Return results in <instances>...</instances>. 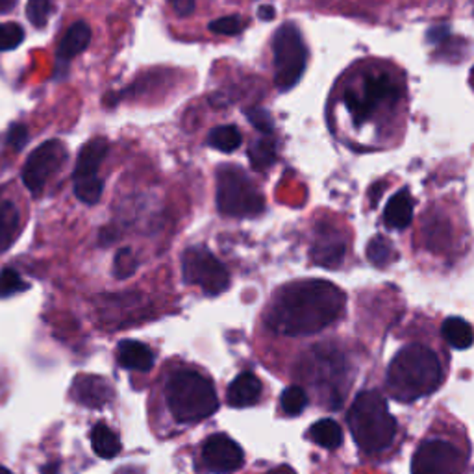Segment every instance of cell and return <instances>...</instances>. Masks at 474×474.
Listing matches in <instances>:
<instances>
[{"mask_svg":"<svg viewBox=\"0 0 474 474\" xmlns=\"http://www.w3.org/2000/svg\"><path fill=\"white\" fill-rule=\"evenodd\" d=\"M310 371H313L311 375L317 382L330 384L343 375L345 363L339 354L330 352V350H322V352L313 354V369L310 367Z\"/></svg>","mask_w":474,"mask_h":474,"instance_id":"19","label":"cell"},{"mask_svg":"<svg viewBox=\"0 0 474 474\" xmlns=\"http://www.w3.org/2000/svg\"><path fill=\"white\" fill-rule=\"evenodd\" d=\"M114 273L117 278H128L134 274L135 271V258L130 248L121 250L117 256H116V264H114Z\"/></svg>","mask_w":474,"mask_h":474,"instance_id":"34","label":"cell"},{"mask_svg":"<svg viewBox=\"0 0 474 474\" xmlns=\"http://www.w3.org/2000/svg\"><path fill=\"white\" fill-rule=\"evenodd\" d=\"M241 447L225 433H213L202 443V460L213 472H232L243 465Z\"/></svg>","mask_w":474,"mask_h":474,"instance_id":"11","label":"cell"},{"mask_svg":"<svg viewBox=\"0 0 474 474\" xmlns=\"http://www.w3.org/2000/svg\"><path fill=\"white\" fill-rule=\"evenodd\" d=\"M387 389L400 403H414L443 382V366L433 350L421 343L400 349L387 367Z\"/></svg>","mask_w":474,"mask_h":474,"instance_id":"2","label":"cell"},{"mask_svg":"<svg viewBox=\"0 0 474 474\" xmlns=\"http://www.w3.org/2000/svg\"><path fill=\"white\" fill-rule=\"evenodd\" d=\"M17 0H0V14H6V12H12L14 6H15Z\"/></svg>","mask_w":474,"mask_h":474,"instance_id":"39","label":"cell"},{"mask_svg":"<svg viewBox=\"0 0 474 474\" xmlns=\"http://www.w3.org/2000/svg\"><path fill=\"white\" fill-rule=\"evenodd\" d=\"M28 141V130L23 125H12L8 130V143L14 151H21Z\"/></svg>","mask_w":474,"mask_h":474,"instance_id":"35","label":"cell"},{"mask_svg":"<svg viewBox=\"0 0 474 474\" xmlns=\"http://www.w3.org/2000/svg\"><path fill=\"white\" fill-rule=\"evenodd\" d=\"M91 447L97 456L104 460H112L121 452V441L116 432L104 423H98L91 430Z\"/></svg>","mask_w":474,"mask_h":474,"instance_id":"21","label":"cell"},{"mask_svg":"<svg viewBox=\"0 0 474 474\" xmlns=\"http://www.w3.org/2000/svg\"><path fill=\"white\" fill-rule=\"evenodd\" d=\"M89 42H91V28L84 21L75 23L63 35V40L58 47V58L61 61L72 60L88 49Z\"/></svg>","mask_w":474,"mask_h":474,"instance_id":"18","label":"cell"},{"mask_svg":"<svg viewBox=\"0 0 474 474\" xmlns=\"http://www.w3.org/2000/svg\"><path fill=\"white\" fill-rule=\"evenodd\" d=\"M347 421L356 445L366 454L384 452L396 435V421L389 414L387 400L375 389L356 396Z\"/></svg>","mask_w":474,"mask_h":474,"instance_id":"4","label":"cell"},{"mask_svg":"<svg viewBox=\"0 0 474 474\" xmlns=\"http://www.w3.org/2000/svg\"><path fill=\"white\" fill-rule=\"evenodd\" d=\"M449 38V26L447 24H437L428 30V42L430 43H443Z\"/></svg>","mask_w":474,"mask_h":474,"instance_id":"36","label":"cell"},{"mask_svg":"<svg viewBox=\"0 0 474 474\" xmlns=\"http://www.w3.org/2000/svg\"><path fill=\"white\" fill-rule=\"evenodd\" d=\"M217 208L227 217H256L265 199L243 169L225 165L217 171Z\"/></svg>","mask_w":474,"mask_h":474,"instance_id":"5","label":"cell"},{"mask_svg":"<svg viewBox=\"0 0 474 474\" xmlns=\"http://www.w3.org/2000/svg\"><path fill=\"white\" fill-rule=\"evenodd\" d=\"M0 470H5V472H6L8 469H6V467H3V465H0Z\"/></svg>","mask_w":474,"mask_h":474,"instance_id":"40","label":"cell"},{"mask_svg":"<svg viewBox=\"0 0 474 474\" xmlns=\"http://www.w3.org/2000/svg\"><path fill=\"white\" fill-rule=\"evenodd\" d=\"M345 310V295L326 280H299L282 287L267 310V326L287 338L313 336L336 322Z\"/></svg>","mask_w":474,"mask_h":474,"instance_id":"1","label":"cell"},{"mask_svg":"<svg viewBox=\"0 0 474 474\" xmlns=\"http://www.w3.org/2000/svg\"><path fill=\"white\" fill-rule=\"evenodd\" d=\"M117 361L125 369L149 373L154 367V354L147 345L141 341L125 339L117 347Z\"/></svg>","mask_w":474,"mask_h":474,"instance_id":"15","label":"cell"},{"mask_svg":"<svg viewBox=\"0 0 474 474\" xmlns=\"http://www.w3.org/2000/svg\"><path fill=\"white\" fill-rule=\"evenodd\" d=\"M72 396L79 404L98 410L114 398V389L104 378L93 375H82L72 382Z\"/></svg>","mask_w":474,"mask_h":474,"instance_id":"13","label":"cell"},{"mask_svg":"<svg viewBox=\"0 0 474 474\" xmlns=\"http://www.w3.org/2000/svg\"><path fill=\"white\" fill-rule=\"evenodd\" d=\"M104 184L102 180L97 178H86V180H75V195L84 204H97L102 197Z\"/></svg>","mask_w":474,"mask_h":474,"instance_id":"28","label":"cell"},{"mask_svg":"<svg viewBox=\"0 0 474 474\" xmlns=\"http://www.w3.org/2000/svg\"><path fill=\"white\" fill-rule=\"evenodd\" d=\"M262 391L264 386L256 375L241 373L227 391V403L232 408H248L258 403Z\"/></svg>","mask_w":474,"mask_h":474,"instance_id":"14","label":"cell"},{"mask_svg":"<svg viewBox=\"0 0 474 474\" xmlns=\"http://www.w3.org/2000/svg\"><path fill=\"white\" fill-rule=\"evenodd\" d=\"M24 40V30L15 23L0 24V52L17 49Z\"/></svg>","mask_w":474,"mask_h":474,"instance_id":"29","label":"cell"},{"mask_svg":"<svg viewBox=\"0 0 474 474\" xmlns=\"http://www.w3.org/2000/svg\"><path fill=\"white\" fill-rule=\"evenodd\" d=\"M347 252V241L341 232L330 225H321L315 232V241L311 246V260L317 265L336 269L343 264Z\"/></svg>","mask_w":474,"mask_h":474,"instance_id":"12","label":"cell"},{"mask_svg":"<svg viewBox=\"0 0 474 474\" xmlns=\"http://www.w3.org/2000/svg\"><path fill=\"white\" fill-rule=\"evenodd\" d=\"M414 218V200L408 190L395 193L384 209V223L391 230H404Z\"/></svg>","mask_w":474,"mask_h":474,"instance_id":"17","label":"cell"},{"mask_svg":"<svg viewBox=\"0 0 474 474\" xmlns=\"http://www.w3.org/2000/svg\"><path fill=\"white\" fill-rule=\"evenodd\" d=\"M273 54L274 84L280 91H289L299 84L308 63V49L302 42L299 28L293 23L282 24L274 32Z\"/></svg>","mask_w":474,"mask_h":474,"instance_id":"7","label":"cell"},{"mask_svg":"<svg viewBox=\"0 0 474 474\" xmlns=\"http://www.w3.org/2000/svg\"><path fill=\"white\" fill-rule=\"evenodd\" d=\"M248 158H250V163L252 167L256 169L258 172H264L267 169H271L276 162V144L274 141L265 135L258 141L252 143V147L248 151Z\"/></svg>","mask_w":474,"mask_h":474,"instance_id":"25","label":"cell"},{"mask_svg":"<svg viewBox=\"0 0 474 474\" xmlns=\"http://www.w3.org/2000/svg\"><path fill=\"white\" fill-rule=\"evenodd\" d=\"M461 463V452L454 443L445 440H426L414 454L412 470L419 474L458 472Z\"/></svg>","mask_w":474,"mask_h":474,"instance_id":"10","label":"cell"},{"mask_svg":"<svg viewBox=\"0 0 474 474\" xmlns=\"http://www.w3.org/2000/svg\"><path fill=\"white\" fill-rule=\"evenodd\" d=\"M248 123L260 130L262 134L265 135H271L273 130H274V125H273V119H271V114L267 112V109H262V107H252V109H246L245 112Z\"/></svg>","mask_w":474,"mask_h":474,"instance_id":"33","label":"cell"},{"mask_svg":"<svg viewBox=\"0 0 474 474\" xmlns=\"http://www.w3.org/2000/svg\"><path fill=\"white\" fill-rule=\"evenodd\" d=\"M51 12H52L51 0H28L26 15L33 26L43 28L51 17Z\"/></svg>","mask_w":474,"mask_h":474,"instance_id":"30","label":"cell"},{"mask_svg":"<svg viewBox=\"0 0 474 474\" xmlns=\"http://www.w3.org/2000/svg\"><path fill=\"white\" fill-rule=\"evenodd\" d=\"M403 91L387 72H369L361 84L343 93V104L356 125H363L376 116L380 109L393 107Z\"/></svg>","mask_w":474,"mask_h":474,"instance_id":"6","label":"cell"},{"mask_svg":"<svg viewBox=\"0 0 474 474\" xmlns=\"http://www.w3.org/2000/svg\"><path fill=\"white\" fill-rule=\"evenodd\" d=\"M163 398L178 424H197L211 417L218 408L211 380L193 369L172 371L165 380Z\"/></svg>","mask_w":474,"mask_h":474,"instance_id":"3","label":"cell"},{"mask_svg":"<svg viewBox=\"0 0 474 474\" xmlns=\"http://www.w3.org/2000/svg\"><path fill=\"white\" fill-rule=\"evenodd\" d=\"M21 230V215L14 202L0 199V254L8 250Z\"/></svg>","mask_w":474,"mask_h":474,"instance_id":"20","label":"cell"},{"mask_svg":"<svg viewBox=\"0 0 474 474\" xmlns=\"http://www.w3.org/2000/svg\"><path fill=\"white\" fill-rule=\"evenodd\" d=\"M23 289H26V283L23 282L17 271L5 269L3 273H0V299L19 293V291Z\"/></svg>","mask_w":474,"mask_h":474,"instance_id":"31","label":"cell"},{"mask_svg":"<svg viewBox=\"0 0 474 474\" xmlns=\"http://www.w3.org/2000/svg\"><path fill=\"white\" fill-rule=\"evenodd\" d=\"M367 258L376 267H387L389 264H393L396 260V252H395L389 239H386L384 236H376L367 245Z\"/></svg>","mask_w":474,"mask_h":474,"instance_id":"26","label":"cell"},{"mask_svg":"<svg viewBox=\"0 0 474 474\" xmlns=\"http://www.w3.org/2000/svg\"><path fill=\"white\" fill-rule=\"evenodd\" d=\"M181 276L190 285H199L206 295L215 297L230 285L227 267L204 246L188 248L181 256Z\"/></svg>","mask_w":474,"mask_h":474,"instance_id":"8","label":"cell"},{"mask_svg":"<svg viewBox=\"0 0 474 474\" xmlns=\"http://www.w3.org/2000/svg\"><path fill=\"white\" fill-rule=\"evenodd\" d=\"M310 398L306 395V391L299 386H291L287 387L282 396H280V406L283 410V414L287 415H299L308 408Z\"/></svg>","mask_w":474,"mask_h":474,"instance_id":"27","label":"cell"},{"mask_svg":"<svg viewBox=\"0 0 474 474\" xmlns=\"http://www.w3.org/2000/svg\"><path fill=\"white\" fill-rule=\"evenodd\" d=\"M311 441L317 443L322 449L334 451L343 443V430L341 426L332 419H321L310 428Z\"/></svg>","mask_w":474,"mask_h":474,"instance_id":"22","label":"cell"},{"mask_svg":"<svg viewBox=\"0 0 474 474\" xmlns=\"http://www.w3.org/2000/svg\"><path fill=\"white\" fill-rule=\"evenodd\" d=\"M258 17H260L262 21H273V19L276 17V12H274L273 6H262V8L258 10Z\"/></svg>","mask_w":474,"mask_h":474,"instance_id":"38","label":"cell"},{"mask_svg":"<svg viewBox=\"0 0 474 474\" xmlns=\"http://www.w3.org/2000/svg\"><path fill=\"white\" fill-rule=\"evenodd\" d=\"M107 154V141L102 137L91 139L89 143H86L79 160H77V167L75 172H72V178L75 180H86V178H97V172L100 169V163L104 162Z\"/></svg>","mask_w":474,"mask_h":474,"instance_id":"16","label":"cell"},{"mask_svg":"<svg viewBox=\"0 0 474 474\" xmlns=\"http://www.w3.org/2000/svg\"><path fill=\"white\" fill-rule=\"evenodd\" d=\"M241 143H243L241 130L237 126H234V125L217 126L208 135L209 147L221 151V153H234L236 149L241 147Z\"/></svg>","mask_w":474,"mask_h":474,"instance_id":"24","label":"cell"},{"mask_svg":"<svg viewBox=\"0 0 474 474\" xmlns=\"http://www.w3.org/2000/svg\"><path fill=\"white\" fill-rule=\"evenodd\" d=\"M245 28V21L239 15H228L209 23V32L221 35H237Z\"/></svg>","mask_w":474,"mask_h":474,"instance_id":"32","label":"cell"},{"mask_svg":"<svg viewBox=\"0 0 474 474\" xmlns=\"http://www.w3.org/2000/svg\"><path fill=\"white\" fill-rule=\"evenodd\" d=\"M176 15L190 17L195 12V0H172Z\"/></svg>","mask_w":474,"mask_h":474,"instance_id":"37","label":"cell"},{"mask_svg":"<svg viewBox=\"0 0 474 474\" xmlns=\"http://www.w3.org/2000/svg\"><path fill=\"white\" fill-rule=\"evenodd\" d=\"M441 330H443L447 343L458 350H465L472 345V328L467 321L460 317L445 319Z\"/></svg>","mask_w":474,"mask_h":474,"instance_id":"23","label":"cell"},{"mask_svg":"<svg viewBox=\"0 0 474 474\" xmlns=\"http://www.w3.org/2000/svg\"><path fill=\"white\" fill-rule=\"evenodd\" d=\"M67 160V149L65 144L58 139L45 141L35 149L23 169V181L24 186L33 193L40 195L47 181L63 167Z\"/></svg>","mask_w":474,"mask_h":474,"instance_id":"9","label":"cell"}]
</instances>
